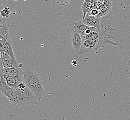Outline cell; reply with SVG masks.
<instances>
[{
	"mask_svg": "<svg viewBox=\"0 0 130 120\" xmlns=\"http://www.w3.org/2000/svg\"><path fill=\"white\" fill-rule=\"evenodd\" d=\"M13 1H17L18 0H13Z\"/></svg>",
	"mask_w": 130,
	"mask_h": 120,
	"instance_id": "obj_25",
	"label": "cell"
},
{
	"mask_svg": "<svg viewBox=\"0 0 130 120\" xmlns=\"http://www.w3.org/2000/svg\"><path fill=\"white\" fill-rule=\"evenodd\" d=\"M86 15H92L95 17H98L99 15V11L97 8H90V10L88 12Z\"/></svg>",
	"mask_w": 130,
	"mask_h": 120,
	"instance_id": "obj_17",
	"label": "cell"
},
{
	"mask_svg": "<svg viewBox=\"0 0 130 120\" xmlns=\"http://www.w3.org/2000/svg\"><path fill=\"white\" fill-rule=\"evenodd\" d=\"M56 3L60 6H64L67 4H69L71 0H55Z\"/></svg>",
	"mask_w": 130,
	"mask_h": 120,
	"instance_id": "obj_19",
	"label": "cell"
},
{
	"mask_svg": "<svg viewBox=\"0 0 130 120\" xmlns=\"http://www.w3.org/2000/svg\"><path fill=\"white\" fill-rule=\"evenodd\" d=\"M26 87V86L25 83L24 82H22L19 83L18 87L19 88V89H21V90H22V89H25Z\"/></svg>",
	"mask_w": 130,
	"mask_h": 120,
	"instance_id": "obj_21",
	"label": "cell"
},
{
	"mask_svg": "<svg viewBox=\"0 0 130 120\" xmlns=\"http://www.w3.org/2000/svg\"><path fill=\"white\" fill-rule=\"evenodd\" d=\"M41 99L38 97L32 91L26 87L20 89L17 107H30L37 105Z\"/></svg>",
	"mask_w": 130,
	"mask_h": 120,
	"instance_id": "obj_3",
	"label": "cell"
},
{
	"mask_svg": "<svg viewBox=\"0 0 130 120\" xmlns=\"http://www.w3.org/2000/svg\"><path fill=\"white\" fill-rule=\"evenodd\" d=\"M3 76L6 79L7 85L9 86H10V87L13 88L14 89L17 88L18 87L19 83H21L17 78L13 76L4 75H3Z\"/></svg>",
	"mask_w": 130,
	"mask_h": 120,
	"instance_id": "obj_13",
	"label": "cell"
},
{
	"mask_svg": "<svg viewBox=\"0 0 130 120\" xmlns=\"http://www.w3.org/2000/svg\"><path fill=\"white\" fill-rule=\"evenodd\" d=\"M23 65L21 63H20V64H19V67H20V68H21L22 67Z\"/></svg>",
	"mask_w": 130,
	"mask_h": 120,
	"instance_id": "obj_24",
	"label": "cell"
},
{
	"mask_svg": "<svg viewBox=\"0 0 130 120\" xmlns=\"http://www.w3.org/2000/svg\"><path fill=\"white\" fill-rule=\"evenodd\" d=\"M4 66L3 64V63L1 61V64H0V76H3L4 74Z\"/></svg>",
	"mask_w": 130,
	"mask_h": 120,
	"instance_id": "obj_20",
	"label": "cell"
},
{
	"mask_svg": "<svg viewBox=\"0 0 130 120\" xmlns=\"http://www.w3.org/2000/svg\"><path fill=\"white\" fill-rule=\"evenodd\" d=\"M98 30L97 28L90 27L86 25L82 20L75 21L74 25V30L76 33H78L81 36H85L90 34L93 31Z\"/></svg>",
	"mask_w": 130,
	"mask_h": 120,
	"instance_id": "obj_7",
	"label": "cell"
},
{
	"mask_svg": "<svg viewBox=\"0 0 130 120\" xmlns=\"http://www.w3.org/2000/svg\"><path fill=\"white\" fill-rule=\"evenodd\" d=\"M10 13H11V10L10 8L8 7H5L3 10L1 11L0 15L2 17L8 18L9 16Z\"/></svg>",
	"mask_w": 130,
	"mask_h": 120,
	"instance_id": "obj_16",
	"label": "cell"
},
{
	"mask_svg": "<svg viewBox=\"0 0 130 120\" xmlns=\"http://www.w3.org/2000/svg\"><path fill=\"white\" fill-rule=\"evenodd\" d=\"M14 89L7 85L4 76H0V91L1 93L8 98L13 94Z\"/></svg>",
	"mask_w": 130,
	"mask_h": 120,
	"instance_id": "obj_11",
	"label": "cell"
},
{
	"mask_svg": "<svg viewBox=\"0 0 130 120\" xmlns=\"http://www.w3.org/2000/svg\"><path fill=\"white\" fill-rule=\"evenodd\" d=\"M3 75L13 76L17 78L20 82H22L24 77V71L20 67L8 68L4 67Z\"/></svg>",
	"mask_w": 130,
	"mask_h": 120,
	"instance_id": "obj_8",
	"label": "cell"
},
{
	"mask_svg": "<svg viewBox=\"0 0 130 120\" xmlns=\"http://www.w3.org/2000/svg\"><path fill=\"white\" fill-rule=\"evenodd\" d=\"M6 20L7 18L1 17L0 20V43L8 42L12 43L9 32V25L6 23Z\"/></svg>",
	"mask_w": 130,
	"mask_h": 120,
	"instance_id": "obj_6",
	"label": "cell"
},
{
	"mask_svg": "<svg viewBox=\"0 0 130 120\" xmlns=\"http://www.w3.org/2000/svg\"><path fill=\"white\" fill-rule=\"evenodd\" d=\"M24 1H26L27 0H24Z\"/></svg>",
	"mask_w": 130,
	"mask_h": 120,
	"instance_id": "obj_26",
	"label": "cell"
},
{
	"mask_svg": "<svg viewBox=\"0 0 130 120\" xmlns=\"http://www.w3.org/2000/svg\"><path fill=\"white\" fill-rule=\"evenodd\" d=\"M82 43L80 49V55H82L86 53L90 52L92 50H96L98 43V39H94L86 37L85 36H81Z\"/></svg>",
	"mask_w": 130,
	"mask_h": 120,
	"instance_id": "obj_5",
	"label": "cell"
},
{
	"mask_svg": "<svg viewBox=\"0 0 130 120\" xmlns=\"http://www.w3.org/2000/svg\"><path fill=\"white\" fill-rule=\"evenodd\" d=\"M12 43H9L8 42H5L3 43H1V51L6 53L8 55H10L13 60L16 61L14 54L13 52Z\"/></svg>",
	"mask_w": 130,
	"mask_h": 120,
	"instance_id": "obj_12",
	"label": "cell"
},
{
	"mask_svg": "<svg viewBox=\"0 0 130 120\" xmlns=\"http://www.w3.org/2000/svg\"><path fill=\"white\" fill-rule=\"evenodd\" d=\"M128 65H129V73H130V60L128 62Z\"/></svg>",
	"mask_w": 130,
	"mask_h": 120,
	"instance_id": "obj_23",
	"label": "cell"
},
{
	"mask_svg": "<svg viewBox=\"0 0 130 120\" xmlns=\"http://www.w3.org/2000/svg\"><path fill=\"white\" fill-rule=\"evenodd\" d=\"M23 82L40 98L44 95L45 92L43 87V82L40 75L35 70L27 69L24 71Z\"/></svg>",
	"mask_w": 130,
	"mask_h": 120,
	"instance_id": "obj_2",
	"label": "cell"
},
{
	"mask_svg": "<svg viewBox=\"0 0 130 120\" xmlns=\"http://www.w3.org/2000/svg\"><path fill=\"white\" fill-rule=\"evenodd\" d=\"M101 19V17H98L92 15H86L85 16V18L82 21L86 25L99 29L101 28L100 24Z\"/></svg>",
	"mask_w": 130,
	"mask_h": 120,
	"instance_id": "obj_10",
	"label": "cell"
},
{
	"mask_svg": "<svg viewBox=\"0 0 130 120\" xmlns=\"http://www.w3.org/2000/svg\"><path fill=\"white\" fill-rule=\"evenodd\" d=\"M110 30L115 31V29L112 27L110 25L103 27L102 28H101L99 29H98V32L99 35V41L96 50H97L100 47L103 46L107 43L112 44L114 46H116L117 45V43L116 42L115 43L109 40L110 38L112 39L115 38L113 35L108 34L107 33L108 31Z\"/></svg>",
	"mask_w": 130,
	"mask_h": 120,
	"instance_id": "obj_4",
	"label": "cell"
},
{
	"mask_svg": "<svg viewBox=\"0 0 130 120\" xmlns=\"http://www.w3.org/2000/svg\"><path fill=\"white\" fill-rule=\"evenodd\" d=\"M72 65L73 66H77V65L78 64V62H77V60H74L73 61V62H72Z\"/></svg>",
	"mask_w": 130,
	"mask_h": 120,
	"instance_id": "obj_22",
	"label": "cell"
},
{
	"mask_svg": "<svg viewBox=\"0 0 130 120\" xmlns=\"http://www.w3.org/2000/svg\"><path fill=\"white\" fill-rule=\"evenodd\" d=\"M75 22L74 20L65 22L57 43L59 53L65 55L68 59H78L81 57L79 52L82 39L81 36L74 30Z\"/></svg>",
	"mask_w": 130,
	"mask_h": 120,
	"instance_id": "obj_1",
	"label": "cell"
},
{
	"mask_svg": "<svg viewBox=\"0 0 130 120\" xmlns=\"http://www.w3.org/2000/svg\"><path fill=\"white\" fill-rule=\"evenodd\" d=\"M91 7V0H85L81 5V10L83 13V20L85 18V16L90 10Z\"/></svg>",
	"mask_w": 130,
	"mask_h": 120,
	"instance_id": "obj_14",
	"label": "cell"
},
{
	"mask_svg": "<svg viewBox=\"0 0 130 120\" xmlns=\"http://www.w3.org/2000/svg\"><path fill=\"white\" fill-rule=\"evenodd\" d=\"M1 61L4 67L8 68L19 67L16 61L13 60L10 55L2 51H1Z\"/></svg>",
	"mask_w": 130,
	"mask_h": 120,
	"instance_id": "obj_9",
	"label": "cell"
},
{
	"mask_svg": "<svg viewBox=\"0 0 130 120\" xmlns=\"http://www.w3.org/2000/svg\"><path fill=\"white\" fill-rule=\"evenodd\" d=\"M103 4L108 8L112 9V0H103Z\"/></svg>",
	"mask_w": 130,
	"mask_h": 120,
	"instance_id": "obj_18",
	"label": "cell"
},
{
	"mask_svg": "<svg viewBox=\"0 0 130 120\" xmlns=\"http://www.w3.org/2000/svg\"><path fill=\"white\" fill-rule=\"evenodd\" d=\"M98 8L99 11V15L98 16V17H101L103 16H105L107 14H108L111 10L110 9L108 8L107 7H106L103 3L101 4L98 7Z\"/></svg>",
	"mask_w": 130,
	"mask_h": 120,
	"instance_id": "obj_15",
	"label": "cell"
}]
</instances>
